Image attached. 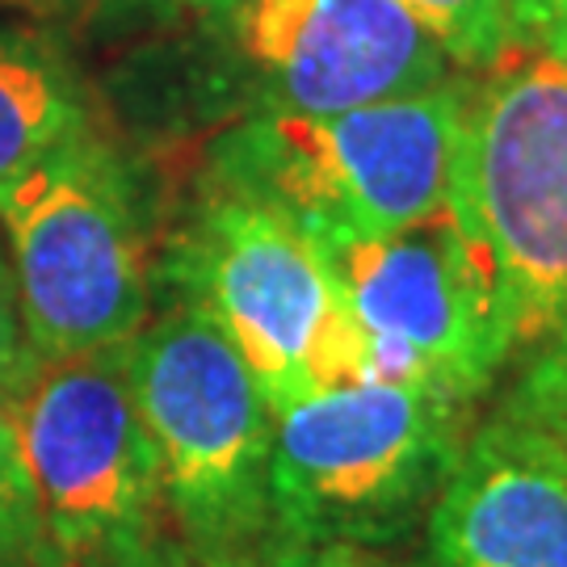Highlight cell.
<instances>
[{
  "label": "cell",
  "mask_w": 567,
  "mask_h": 567,
  "mask_svg": "<svg viewBox=\"0 0 567 567\" xmlns=\"http://www.w3.org/2000/svg\"><path fill=\"white\" fill-rule=\"evenodd\" d=\"M475 408L404 379L358 374L274 412L278 543L391 550L425 526Z\"/></svg>",
  "instance_id": "obj_1"
},
{
  "label": "cell",
  "mask_w": 567,
  "mask_h": 567,
  "mask_svg": "<svg viewBox=\"0 0 567 567\" xmlns=\"http://www.w3.org/2000/svg\"><path fill=\"white\" fill-rule=\"evenodd\" d=\"M131 386L161 458L182 567H244L278 547L274 408L198 307L168 299L126 344Z\"/></svg>",
  "instance_id": "obj_2"
},
{
  "label": "cell",
  "mask_w": 567,
  "mask_h": 567,
  "mask_svg": "<svg viewBox=\"0 0 567 567\" xmlns=\"http://www.w3.org/2000/svg\"><path fill=\"white\" fill-rule=\"evenodd\" d=\"M156 278L198 307L252 370L269 408L362 374V344L328 252L282 206L206 173Z\"/></svg>",
  "instance_id": "obj_3"
},
{
  "label": "cell",
  "mask_w": 567,
  "mask_h": 567,
  "mask_svg": "<svg viewBox=\"0 0 567 567\" xmlns=\"http://www.w3.org/2000/svg\"><path fill=\"white\" fill-rule=\"evenodd\" d=\"M466 76L412 97L320 118L248 114L210 152V173L282 206L320 248L379 240L454 198Z\"/></svg>",
  "instance_id": "obj_4"
},
{
  "label": "cell",
  "mask_w": 567,
  "mask_h": 567,
  "mask_svg": "<svg viewBox=\"0 0 567 567\" xmlns=\"http://www.w3.org/2000/svg\"><path fill=\"white\" fill-rule=\"evenodd\" d=\"M450 206L487 269L508 370L567 324V60L517 47L466 76Z\"/></svg>",
  "instance_id": "obj_5"
},
{
  "label": "cell",
  "mask_w": 567,
  "mask_h": 567,
  "mask_svg": "<svg viewBox=\"0 0 567 567\" xmlns=\"http://www.w3.org/2000/svg\"><path fill=\"white\" fill-rule=\"evenodd\" d=\"M0 240L39 358L131 344L152 320L140 185L102 126L0 182Z\"/></svg>",
  "instance_id": "obj_6"
},
{
  "label": "cell",
  "mask_w": 567,
  "mask_h": 567,
  "mask_svg": "<svg viewBox=\"0 0 567 567\" xmlns=\"http://www.w3.org/2000/svg\"><path fill=\"white\" fill-rule=\"evenodd\" d=\"M47 567H182L126 344L39 358L9 400Z\"/></svg>",
  "instance_id": "obj_7"
},
{
  "label": "cell",
  "mask_w": 567,
  "mask_h": 567,
  "mask_svg": "<svg viewBox=\"0 0 567 567\" xmlns=\"http://www.w3.org/2000/svg\"><path fill=\"white\" fill-rule=\"evenodd\" d=\"M362 374L404 379L480 408L505 374L492 282L454 206L379 240L328 248Z\"/></svg>",
  "instance_id": "obj_8"
},
{
  "label": "cell",
  "mask_w": 567,
  "mask_h": 567,
  "mask_svg": "<svg viewBox=\"0 0 567 567\" xmlns=\"http://www.w3.org/2000/svg\"><path fill=\"white\" fill-rule=\"evenodd\" d=\"M248 114L320 118L458 81L400 0H203Z\"/></svg>",
  "instance_id": "obj_9"
},
{
  "label": "cell",
  "mask_w": 567,
  "mask_h": 567,
  "mask_svg": "<svg viewBox=\"0 0 567 567\" xmlns=\"http://www.w3.org/2000/svg\"><path fill=\"white\" fill-rule=\"evenodd\" d=\"M416 567H567V450L487 412L429 508Z\"/></svg>",
  "instance_id": "obj_10"
},
{
  "label": "cell",
  "mask_w": 567,
  "mask_h": 567,
  "mask_svg": "<svg viewBox=\"0 0 567 567\" xmlns=\"http://www.w3.org/2000/svg\"><path fill=\"white\" fill-rule=\"evenodd\" d=\"M93 126L72 60L51 39L0 21V182Z\"/></svg>",
  "instance_id": "obj_11"
},
{
  "label": "cell",
  "mask_w": 567,
  "mask_h": 567,
  "mask_svg": "<svg viewBox=\"0 0 567 567\" xmlns=\"http://www.w3.org/2000/svg\"><path fill=\"white\" fill-rule=\"evenodd\" d=\"M412 18L437 39L450 63L475 76L505 60L508 51L526 47L513 0H400Z\"/></svg>",
  "instance_id": "obj_12"
},
{
  "label": "cell",
  "mask_w": 567,
  "mask_h": 567,
  "mask_svg": "<svg viewBox=\"0 0 567 567\" xmlns=\"http://www.w3.org/2000/svg\"><path fill=\"white\" fill-rule=\"evenodd\" d=\"M492 395H496L492 412L543 429L567 450V324L529 344L501 374Z\"/></svg>",
  "instance_id": "obj_13"
},
{
  "label": "cell",
  "mask_w": 567,
  "mask_h": 567,
  "mask_svg": "<svg viewBox=\"0 0 567 567\" xmlns=\"http://www.w3.org/2000/svg\"><path fill=\"white\" fill-rule=\"evenodd\" d=\"M0 567H47L34 484L25 471L18 429L0 404Z\"/></svg>",
  "instance_id": "obj_14"
},
{
  "label": "cell",
  "mask_w": 567,
  "mask_h": 567,
  "mask_svg": "<svg viewBox=\"0 0 567 567\" xmlns=\"http://www.w3.org/2000/svg\"><path fill=\"white\" fill-rule=\"evenodd\" d=\"M34 362H39V353L30 349V337H25V324H21L18 286H13L9 252H4V240H0V404L4 408L21 391V383L30 379Z\"/></svg>",
  "instance_id": "obj_15"
},
{
  "label": "cell",
  "mask_w": 567,
  "mask_h": 567,
  "mask_svg": "<svg viewBox=\"0 0 567 567\" xmlns=\"http://www.w3.org/2000/svg\"><path fill=\"white\" fill-rule=\"evenodd\" d=\"M522 42L567 60V0H517Z\"/></svg>",
  "instance_id": "obj_16"
},
{
  "label": "cell",
  "mask_w": 567,
  "mask_h": 567,
  "mask_svg": "<svg viewBox=\"0 0 567 567\" xmlns=\"http://www.w3.org/2000/svg\"><path fill=\"white\" fill-rule=\"evenodd\" d=\"M244 567H374L362 550L344 547H295V543H278V547L252 559Z\"/></svg>",
  "instance_id": "obj_17"
},
{
  "label": "cell",
  "mask_w": 567,
  "mask_h": 567,
  "mask_svg": "<svg viewBox=\"0 0 567 567\" xmlns=\"http://www.w3.org/2000/svg\"><path fill=\"white\" fill-rule=\"evenodd\" d=\"M93 4H105V9H122V13H135V9H147V13H182V9H198L203 0H93Z\"/></svg>",
  "instance_id": "obj_18"
},
{
  "label": "cell",
  "mask_w": 567,
  "mask_h": 567,
  "mask_svg": "<svg viewBox=\"0 0 567 567\" xmlns=\"http://www.w3.org/2000/svg\"><path fill=\"white\" fill-rule=\"evenodd\" d=\"M513 9H517V0H513Z\"/></svg>",
  "instance_id": "obj_19"
}]
</instances>
